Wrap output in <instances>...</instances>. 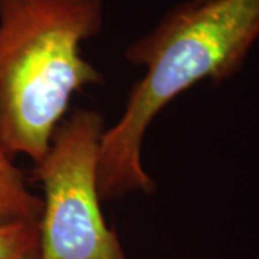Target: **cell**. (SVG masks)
I'll return each instance as SVG.
<instances>
[{
    "label": "cell",
    "instance_id": "cell-5",
    "mask_svg": "<svg viewBox=\"0 0 259 259\" xmlns=\"http://www.w3.org/2000/svg\"><path fill=\"white\" fill-rule=\"evenodd\" d=\"M39 222L0 225V259H39Z\"/></svg>",
    "mask_w": 259,
    "mask_h": 259
},
{
    "label": "cell",
    "instance_id": "cell-2",
    "mask_svg": "<svg viewBox=\"0 0 259 259\" xmlns=\"http://www.w3.org/2000/svg\"><path fill=\"white\" fill-rule=\"evenodd\" d=\"M104 0H0V139L12 157H45L75 93L102 85L81 54Z\"/></svg>",
    "mask_w": 259,
    "mask_h": 259
},
{
    "label": "cell",
    "instance_id": "cell-1",
    "mask_svg": "<svg viewBox=\"0 0 259 259\" xmlns=\"http://www.w3.org/2000/svg\"><path fill=\"white\" fill-rule=\"evenodd\" d=\"M259 39V0H187L171 8L124 52L144 75L133 83L120 120L104 130L97 180L102 202L156 183L141 163L148 127L163 108L202 81L222 83L243 68Z\"/></svg>",
    "mask_w": 259,
    "mask_h": 259
},
{
    "label": "cell",
    "instance_id": "cell-4",
    "mask_svg": "<svg viewBox=\"0 0 259 259\" xmlns=\"http://www.w3.org/2000/svg\"><path fill=\"white\" fill-rule=\"evenodd\" d=\"M42 210V197L29 189L23 171L0 139V225L39 222Z\"/></svg>",
    "mask_w": 259,
    "mask_h": 259
},
{
    "label": "cell",
    "instance_id": "cell-6",
    "mask_svg": "<svg viewBox=\"0 0 259 259\" xmlns=\"http://www.w3.org/2000/svg\"><path fill=\"white\" fill-rule=\"evenodd\" d=\"M194 2H206V0H194Z\"/></svg>",
    "mask_w": 259,
    "mask_h": 259
},
{
    "label": "cell",
    "instance_id": "cell-3",
    "mask_svg": "<svg viewBox=\"0 0 259 259\" xmlns=\"http://www.w3.org/2000/svg\"><path fill=\"white\" fill-rule=\"evenodd\" d=\"M105 128L101 112L75 108L33 167L44 187L39 259H127L101 210L97 167Z\"/></svg>",
    "mask_w": 259,
    "mask_h": 259
}]
</instances>
